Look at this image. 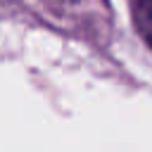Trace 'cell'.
Returning <instances> with one entry per match:
<instances>
[{
    "mask_svg": "<svg viewBox=\"0 0 152 152\" xmlns=\"http://www.w3.org/2000/svg\"><path fill=\"white\" fill-rule=\"evenodd\" d=\"M142 26L152 40V0H145V19H142Z\"/></svg>",
    "mask_w": 152,
    "mask_h": 152,
    "instance_id": "obj_1",
    "label": "cell"
}]
</instances>
